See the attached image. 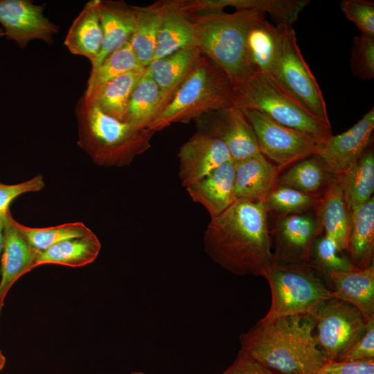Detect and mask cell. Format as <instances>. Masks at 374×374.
Listing matches in <instances>:
<instances>
[{
    "instance_id": "6da1fadb",
    "label": "cell",
    "mask_w": 374,
    "mask_h": 374,
    "mask_svg": "<svg viewBox=\"0 0 374 374\" xmlns=\"http://www.w3.org/2000/svg\"><path fill=\"white\" fill-rule=\"evenodd\" d=\"M268 214L263 199H237L211 218L205 251L223 268L238 275L262 276L273 261Z\"/></svg>"
},
{
    "instance_id": "7a4b0ae2",
    "label": "cell",
    "mask_w": 374,
    "mask_h": 374,
    "mask_svg": "<svg viewBox=\"0 0 374 374\" xmlns=\"http://www.w3.org/2000/svg\"><path fill=\"white\" fill-rule=\"evenodd\" d=\"M240 349L275 374H317L327 359L310 317L260 319L240 335Z\"/></svg>"
},
{
    "instance_id": "3957f363",
    "label": "cell",
    "mask_w": 374,
    "mask_h": 374,
    "mask_svg": "<svg viewBox=\"0 0 374 374\" xmlns=\"http://www.w3.org/2000/svg\"><path fill=\"white\" fill-rule=\"evenodd\" d=\"M188 15L194 26L197 47L226 73L235 88L255 73L247 38L251 30L265 19L264 13L242 10Z\"/></svg>"
},
{
    "instance_id": "277c9868",
    "label": "cell",
    "mask_w": 374,
    "mask_h": 374,
    "mask_svg": "<svg viewBox=\"0 0 374 374\" xmlns=\"http://www.w3.org/2000/svg\"><path fill=\"white\" fill-rule=\"evenodd\" d=\"M78 145L98 166L130 165L151 147L154 132L118 121L81 96L75 106Z\"/></svg>"
},
{
    "instance_id": "5b68a950",
    "label": "cell",
    "mask_w": 374,
    "mask_h": 374,
    "mask_svg": "<svg viewBox=\"0 0 374 374\" xmlns=\"http://www.w3.org/2000/svg\"><path fill=\"white\" fill-rule=\"evenodd\" d=\"M235 91L226 73L203 54L195 70L148 129L156 132L173 123H188L235 105Z\"/></svg>"
},
{
    "instance_id": "8992f818",
    "label": "cell",
    "mask_w": 374,
    "mask_h": 374,
    "mask_svg": "<svg viewBox=\"0 0 374 374\" xmlns=\"http://www.w3.org/2000/svg\"><path fill=\"white\" fill-rule=\"evenodd\" d=\"M268 282L271 304L262 317H311L333 299L327 280L310 264L272 261L262 276Z\"/></svg>"
},
{
    "instance_id": "52a82bcc",
    "label": "cell",
    "mask_w": 374,
    "mask_h": 374,
    "mask_svg": "<svg viewBox=\"0 0 374 374\" xmlns=\"http://www.w3.org/2000/svg\"><path fill=\"white\" fill-rule=\"evenodd\" d=\"M235 106L256 110L283 125L309 133L322 142L332 134L328 127L308 112L273 80L261 72L235 88Z\"/></svg>"
},
{
    "instance_id": "ba28073f",
    "label": "cell",
    "mask_w": 374,
    "mask_h": 374,
    "mask_svg": "<svg viewBox=\"0 0 374 374\" xmlns=\"http://www.w3.org/2000/svg\"><path fill=\"white\" fill-rule=\"evenodd\" d=\"M278 51L269 74L292 99L323 124L331 127L326 101L297 44L292 25L278 24Z\"/></svg>"
},
{
    "instance_id": "9c48e42d",
    "label": "cell",
    "mask_w": 374,
    "mask_h": 374,
    "mask_svg": "<svg viewBox=\"0 0 374 374\" xmlns=\"http://www.w3.org/2000/svg\"><path fill=\"white\" fill-rule=\"evenodd\" d=\"M251 125L260 152L283 171L317 154L323 143L314 136L279 124L254 109H242Z\"/></svg>"
},
{
    "instance_id": "30bf717a",
    "label": "cell",
    "mask_w": 374,
    "mask_h": 374,
    "mask_svg": "<svg viewBox=\"0 0 374 374\" xmlns=\"http://www.w3.org/2000/svg\"><path fill=\"white\" fill-rule=\"evenodd\" d=\"M318 347L328 360H338L364 334L367 322L351 305L336 299L323 303L310 317Z\"/></svg>"
},
{
    "instance_id": "8fae6325",
    "label": "cell",
    "mask_w": 374,
    "mask_h": 374,
    "mask_svg": "<svg viewBox=\"0 0 374 374\" xmlns=\"http://www.w3.org/2000/svg\"><path fill=\"white\" fill-rule=\"evenodd\" d=\"M318 208L273 217L272 231L269 232L274 261L312 264L315 240L323 233Z\"/></svg>"
},
{
    "instance_id": "7c38bea8",
    "label": "cell",
    "mask_w": 374,
    "mask_h": 374,
    "mask_svg": "<svg viewBox=\"0 0 374 374\" xmlns=\"http://www.w3.org/2000/svg\"><path fill=\"white\" fill-rule=\"evenodd\" d=\"M195 121L196 132L223 142L233 161L260 153L251 125L235 105L208 113Z\"/></svg>"
},
{
    "instance_id": "4fadbf2b",
    "label": "cell",
    "mask_w": 374,
    "mask_h": 374,
    "mask_svg": "<svg viewBox=\"0 0 374 374\" xmlns=\"http://www.w3.org/2000/svg\"><path fill=\"white\" fill-rule=\"evenodd\" d=\"M45 6L30 0H0V24L6 38L21 48L34 39L52 44L59 26L44 15Z\"/></svg>"
},
{
    "instance_id": "5bb4252c",
    "label": "cell",
    "mask_w": 374,
    "mask_h": 374,
    "mask_svg": "<svg viewBox=\"0 0 374 374\" xmlns=\"http://www.w3.org/2000/svg\"><path fill=\"white\" fill-rule=\"evenodd\" d=\"M374 109H371L346 131L332 134L316 154L336 175L344 174L373 143Z\"/></svg>"
},
{
    "instance_id": "9a60e30c",
    "label": "cell",
    "mask_w": 374,
    "mask_h": 374,
    "mask_svg": "<svg viewBox=\"0 0 374 374\" xmlns=\"http://www.w3.org/2000/svg\"><path fill=\"white\" fill-rule=\"evenodd\" d=\"M177 156L179 176L186 188L232 160L223 142L197 132L181 146Z\"/></svg>"
},
{
    "instance_id": "2e32d148",
    "label": "cell",
    "mask_w": 374,
    "mask_h": 374,
    "mask_svg": "<svg viewBox=\"0 0 374 374\" xmlns=\"http://www.w3.org/2000/svg\"><path fill=\"white\" fill-rule=\"evenodd\" d=\"M10 209L4 214L3 244L1 258L0 305L12 286L36 267L37 251L25 240L15 224Z\"/></svg>"
},
{
    "instance_id": "e0dca14e",
    "label": "cell",
    "mask_w": 374,
    "mask_h": 374,
    "mask_svg": "<svg viewBox=\"0 0 374 374\" xmlns=\"http://www.w3.org/2000/svg\"><path fill=\"white\" fill-rule=\"evenodd\" d=\"M326 280L333 299L355 307L366 322L374 319V265L362 269L332 271Z\"/></svg>"
},
{
    "instance_id": "ac0fdd59",
    "label": "cell",
    "mask_w": 374,
    "mask_h": 374,
    "mask_svg": "<svg viewBox=\"0 0 374 374\" xmlns=\"http://www.w3.org/2000/svg\"><path fill=\"white\" fill-rule=\"evenodd\" d=\"M98 10L103 43L100 54L91 63V70L109 54L130 42L136 24L135 6L123 1L98 0Z\"/></svg>"
},
{
    "instance_id": "d6986e66",
    "label": "cell",
    "mask_w": 374,
    "mask_h": 374,
    "mask_svg": "<svg viewBox=\"0 0 374 374\" xmlns=\"http://www.w3.org/2000/svg\"><path fill=\"white\" fill-rule=\"evenodd\" d=\"M202 55L197 46L188 47L165 57L154 60L147 66L150 75L159 87L163 109L195 70Z\"/></svg>"
},
{
    "instance_id": "ffe728a7",
    "label": "cell",
    "mask_w": 374,
    "mask_h": 374,
    "mask_svg": "<svg viewBox=\"0 0 374 374\" xmlns=\"http://www.w3.org/2000/svg\"><path fill=\"white\" fill-rule=\"evenodd\" d=\"M234 162L224 163L211 173L186 187L191 199L206 209L211 218L224 212L234 201Z\"/></svg>"
},
{
    "instance_id": "44dd1931",
    "label": "cell",
    "mask_w": 374,
    "mask_h": 374,
    "mask_svg": "<svg viewBox=\"0 0 374 374\" xmlns=\"http://www.w3.org/2000/svg\"><path fill=\"white\" fill-rule=\"evenodd\" d=\"M233 162L235 200L263 199L275 187L280 171L261 153Z\"/></svg>"
},
{
    "instance_id": "7402d4cb",
    "label": "cell",
    "mask_w": 374,
    "mask_h": 374,
    "mask_svg": "<svg viewBox=\"0 0 374 374\" xmlns=\"http://www.w3.org/2000/svg\"><path fill=\"white\" fill-rule=\"evenodd\" d=\"M154 60L165 57L182 48L197 46L193 24L178 0L164 1Z\"/></svg>"
},
{
    "instance_id": "603a6c76",
    "label": "cell",
    "mask_w": 374,
    "mask_h": 374,
    "mask_svg": "<svg viewBox=\"0 0 374 374\" xmlns=\"http://www.w3.org/2000/svg\"><path fill=\"white\" fill-rule=\"evenodd\" d=\"M318 211L323 233L335 243L340 252H346L351 212L345 199L339 175L324 193Z\"/></svg>"
},
{
    "instance_id": "cb8c5ba5",
    "label": "cell",
    "mask_w": 374,
    "mask_h": 374,
    "mask_svg": "<svg viewBox=\"0 0 374 374\" xmlns=\"http://www.w3.org/2000/svg\"><path fill=\"white\" fill-rule=\"evenodd\" d=\"M103 43L98 0H91L73 20L64 44L72 54L86 57L91 64L100 54Z\"/></svg>"
},
{
    "instance_id": "d4e9b609",
    "label": "cell",
    "mask_w": 374,
    "mask_h": 374,
    "mask_svg": "<svg viewBox=\"0 0 374 374\" xmlns=\"http://www.w3.org/2000/svg\"><path fill=\"white\" fill-rule=\"evenodd\" d=\"M145 68L122 74L83 96L104 114L125 122L132 92Z\"/></svg>"
},
{
    "instance_id": "484cf974",
    "label": "cell",
    "mask_w": 374,
    "mask_h": 374,
    "mask_svg": "<svg viewBox=\"0 0 374 374\" xmlns=\"http://www.w3.org/2000/svg\"><path fill=\"white\" fill-rule=\"evenodd\" d=\"M337 176L314 154L301 159L281 171L275 187L284 186L312 194H323Z\"/></svg>"
},
{
    "instance_id": "4316f807",
    "label": "cell",
    "mask_w": 374,
    "mask_h": 374,
    "mask_svg": "<svg viewBox=\"0 0 374 374\" xmlns=\"http://www.w3.org/2000/svg\"><path fill=\"white\" fill-rule=\"evenodd\" d=\"M355 269H362L374 260V197L351 212L346 252Z\"/></svg>"
},
{
    "instance_id": "83f0119b",
    "label": "cell",
    "mask_w": 374,
    "mask_h": 374,
    "mask_svg": "<svg viewBox=\"0 0 374 374\" xmlns=\"http://www.w3.org/2000/svg\"><path fill=\"white\" fill-rule=\"evenodd\" d=\"M100 249V242L93 233L66 240L38 252L36 267L49 264L71 267H84L96 259Z\"/></svg>"
},
{
    "instance_id": "f1b7e54d",
    "label": "cell",
    "mask_w": 374,
    "mask_h": 374,
    "mask_svg": "<svg viewBox=\"0 0 374 374\" xmlns=\"http://www.w3.org/2000/svg\"><path fill=\"white\" fill-rule=\"evenodd\" d=\"M164 5V1H157L146 6H135L136 24L130 43L143 67L154 59Z\"/></svg>"
},
{
    "instance_id": "f546056e",
    "label": "cell",
    "mask_w": 374,
    "mask_h": 374,
    "mask_svg": "<svg viewBox=\"0 0 374 374\" xmlns=\"http://www.w3.org/2000/svg\"><path fill=\"white\" fill-rule=\"evenodd\" d=\"M345 199L350 212L367 202L374 191V151L371 144L342 175Z\"/></svg>"
},
{
    "instance_id": "4dcf8cb0",
    "label": "cell",
    "mask_w": 374,
    "mask_h": 374,
    "mask_svg": "<svg viewBox=\"0 0 374 374\" xmlns=\"http://www.w3.org/2000/svg\"><path fill=\"white\" fill-rule=\"evenodd\" d=\"M163 109L159 87L146 67L132 92L125 122L148 128Z\"/></svg>"
},
{
    "instance_id": "1f68e13d",
    "label": "cell",
    "mask_w": 374,
    "mask_h": 374,
    "mask_svg": "<svg viewBox=\"0 0 374 374\" xmlns=\"http://www.w3.org/2000/svg\"><path fill=\"white\" fill-rule=\"evenodd\" d=\"M247 49L250 62L256 72L269 74L278 51L276 26H273L264 19L249 32Z\"/></svg>"
},
{
    "instance_id": "d6a6232c",
    "label": "cell",
    "mask_w": 374,
    "mask_h": 374,
    "mask_svg": "<svg viewBox=\"0 0 374 374\" xmlns=\"http://www.w3.org/2000/svg\"><path fill=\"white\" fill-rule=\"evenodd\" d=\"M323 194L307 193L289 187L276 186L265 197L263 204L268 215L283 217L317 209Z\"/></svg>"
},
{
    "instance_id": "836d02e7",
    "label": "cell",
    "mask_w": 374,
    "mask_h": 374,
    "mask_svg": "<svg viewBox=\"0 0 374 374\" xmlns=\"http://www.w3.org/2000/svg\"><path fill=\"white\" fill-rule=\"evenodd\" d=\"M143 67L134 54L130 42L107 56L100 65L91 70L84 93L125 73Z\"/></svg>"
},
{
    "instance_id": "e575fe53",
    "label": "cell",
    "mask_w": 374,
    "mask_h": 374,
    "mask_svg": "<svg viewBox=\"0 0 374 374\" xmlns=\"http://www.w3.org/2000/svg\"><path fill=\"white\" fill-rule=\"evenodd\" d=\"M15 224L27 242L36 251L41 252L66 240L87 235L92 232L84 223L71 222L60 225L33 228L18 222Z\"/></svg>"
},
{
    "instance_id": "d590c367",
    "label": "cell",
    "mask_w": 374,
    "mask_h": 374,
    "mask_svg": "<svg viewBox=\"0 0 374 374\" xmlns=\"http://www.w3.org/2000/svg\"><path fill=\"white\" fill-rule=\"evenodd\" d=\"M326 278L329 273L355 269L347 255L340 252L335 243L323 233L315 240L313 247L312 264Z\"/></svg>"
},
{
    "instance_id": "8d00e7d4",
    "label": "cell",
    "mask_w": 374,
    "mask_h": 374,
    "mask_svg": "<svg viewBox=\"0 0 374 374\" xmlns=\"http://www.w3.org/2000/svg\"><path fill=\"white\" fill-rule=\"evenodd\" d=\"M350 65L355 76L363 80L374 78V37L359 35L353 38Z\"/></svg>"
},
{
    "instance_id": "74e56055",
    "label": "cell",
    "mask_w": 374,
    "mask_h": 374,
    "mask_svg": "<svg viewBox=\"0 0 374 374\" xmlns=\"http://www.w3.org/2000/svg\"><path fill=\"white\" fill-rule=\"evenodd\" d=\"M340 8L346 17L356 25L360 35L374 37L373 1L344 0Z\"/></svg>"
},
{
    "instance_id": "f35d334b",
    "label": "cell",
    "mask_w": 374,
    "mask_h": 374,
    "mask_svg": "<svg viewBox=\"0 0 374 374\" xmlns=\"http://www.w3.org/2000/svg\"><path fill=\"white\" fill-rule=\"evenodd\" d=\"M44 186L43 177L40 175L17 184H5L0 182V214L9 209L12 201L18 196L26 193L39 191Z\"/></svg>"
},
{
    "instance_id": "ab89813d",
    "label": "cell",
    "mask_w": 374,
    "mask_h": 374,
    "mask_svg": "<svg viewBox=\"0 0 374 374\" xmlns=\"http://www.w3.org/2000/svg\"><path fill=\"white\" fill-rule=\"evenodd\" d=\"M372 358H374V319L367 322L362 336L338 360L352 362Z\"/></svg>"
},
{
    "instance_id": "60d3db41",
    "label": "cell",
    "mask_w": 374,
    "mask_h": 374,
    "mask_svg": "<svg viewBox=\"0 0 374 374\" xmlns=\"http://www.w3.org/2000/svg\"><path fill=\"white\" fill-rule=\"evenodd\" d=\"M317 374H374V358L352 362L326 359Z\"/></svg>"
},
{
    "instance_id": "b9f144b4",
    "label": "cell",
    "mask_w": 374,
    "mask_h": 374,
    "mask_svg": "<svg viewBox=\"0 0 374 374\" xmlns=\"http://www.w3.org/2000/svg\"><path fill=\"white\" fill-rule=\"evenodd\" d=\"M220 374H275L240 349L233 362Z\"/></svg>"
},
{
    "instance_id": "7bdbcfd3",
    "label": "cell",
    "mask_w": 374,
    "mask_h": 374,
    "mask_svg": "<svg viewBox=\"0 0 374 374\" xmlns=\"http://www.w3.org/2000/svg\"><path fill=\"white\" fill-rule=\"evenodd\" d=\"M5 213L0 215V276H1V258L2 250H3V219H4Z\"/></svg>"
},
{
    "instance_id": "ee69618b",
    "label": "cell",
    "mask_w": 374,
    "mask_h": 374,
    "mask_svg": "<svg viewBox=\"0 0 374 374\" xmlns=\"http://www.w3.org/2000/svg\"><path fill=\"white\" fill-rule=\"evenodd\" d=\"M6 359L0 350V371L3 368L6 364Z\"/></svg>"
},
{
    "instance_id": "f6af8a7d",
    "label": "cell",
    "mask_w": 374,
    "mask_h": 374,
    "mask_svg": "<svg viewBox=\"0 0 374 374\" xmlns=\"http://www.w3.org/2000/svg\"><path fill=\"white\" fill-rule=\"evenodd\" d=\"M4 36V30L2 27H0V38Z\"/></svg>"
},
{
    "instance_id": "bcb514c9",
    "label": "cell",
    "mask_w": 374,
    "mask_h": 374,
    "mask_svg": "<svg viewBox=\"0 0 374 374\" xmlns=\"http://www.w3.org/2000/svg\"><path fill=\"white\" fill-rule=\"evenodd\" d=\"M132 374H145V373L140 371H134V372H132Z\"/></svg>"
},
{
    "instance_id": "7dc6e473",
    "label": "cell",
    "mask_w": 374,
    "mask_h": 374,
    "mask_svg": "<svg viewBox=\"0 0 374 374\" xmlns=\"http://www.w3.org/2000/svg\"><path fill=\"white\" fill-rule=\"evenodd\" d=\"M3 306V305H0V315H1V310H2Z\"/></svg>"
},
{
    "instance_id": "c3c4849f",
    "label": "cell",
    "mask_w": 374,
    "mask_h": 374,
    "mask_svg": "<svg viewBox=\"0 0 374 374\" xmlns=\"http://www.w3.org/2000/svg\"><path fill=\"white\" fill-rule=\"evenodd\" d=\"M1 214H3V213H1ZM0 215H1V214H0Z\"/></svg>"
}]
</instances>
